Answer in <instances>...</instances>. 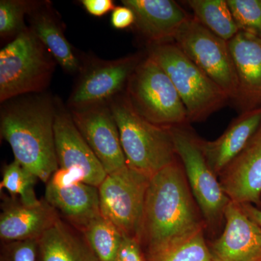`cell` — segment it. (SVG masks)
<instances>
[{
  "label": "cell",
  "mask_w": 261,
  "mask_h": 261,
  "mask_svg": "<svg viewBox=\"0 0 261 261\" xmlns=\"http://www.w3.org/2000/svg\"><path fill=\"white\" fill-rule=\"evenodd\" d=\"M205 228L179 159L151 177L140 233L146 258Z\"/></svg>",
  "instance_id": "6da1fadb"
},
{
  "label": "cell",
  "mask_w": 261,
  "mask_h": 261,
  "mask_svg": "<svg viewBox=\"0 0 261 261\" xmlns=\"http://www.w3.org/2000/svg\"><path fill=\"white\" fill-rule=\"evenodd\" d=\"M10 100L2 108V139L9 144L15 160L47 184L59 168L55 143L56 102L39 94Z\"/></svg>",
  "instance_id": "7a4b0ae2"
},
{
  "label": "cell",
  "mask_w": 261,
  "mask_h": 261,
  "mask_svg": "<svg viewBox=\"0 0 261 261\" xmlns=\"http://www.w3.org/2000/svg\"><path fill=\"white\" fill-rule=\"evenodd\" d=\"M108 105L119 130L127 166L151 178L177 161L171 128L142 118L125 94L114 98Z\"/></svg>",
  "instance_id": "3957f363"
},
{
  "label": "cell",
  "mask_w": 261,
  "mask_h": 261,
  "mask_svg": "<svg viewBox=\"0 0 261 261\" xmlns=\"http://www.w3.org/2000/svg\"><path fill=\"white\" fill-rule=\"evenodd\" d=\"M56 61L30 27L0 51V101L40 94L47 89Z\"/></svg>",
  "instance_id": "277c9868"
},
{
  "label": "cell",
  "mask_w": 261,
  "mask_h": 261,
  "mask_svg": "<svg viewBox=\"0 0 261 261\" xmlns=\"http://www.w3.org/2000/svg\"><path fill=\"white\" fill-rule=\"evenodd\" d=\"M147 56L169 76L186 108L190 123L205 121L230 102L227 94L173 41L148 45Z\"/></svg>",
  "instance_id": "5b68a950"
},
{
  "label": "cell",
  "mask_w": 261,
  "mask_h": 261,
  "mask_svg": "<svg viewBox=\"0 0 261 261\" xmlns=\"http://www.w3.org/2000/svg\"><path fill=\"white\" fill-rule=\"evenodd\" d=\"M124 94L136 112L150 123L168 128L190 123L186 108L169 76L149 56L137 65Z\"/></svg>",
  "instance_id": "8992f818"
},
{
  "label": "cell",
  "mask_w": 261,
  "mask_h": 261,
  "mask_svg": "<svg viewBox=\"0 0 261 261\" xmlns=\"http://www.w3.org/2000/svg\"><path fill=\"white\" fill-rule=\"evenodd\" d=\"M187 126L171 128L175 148L205 228L214 229L224 221L225 209L230 200L201 150L200 138Z\"/></svg>",
  "instance_id": "52a82bcc"
},
{
  "label": "cell",
  "mask_w": 261,
  "mask_h": 261,
  "mask_svg": "<svg viewBox=\"0 0 261 261\" xmlns=\"http://www.w3.org/2000/svg\"><path fill=\"white\" fill-rule=\"evenodd\" d=\"M150 178L126 165L108 173L98 187L101 215L112 222L122 234L139 241Z\"/></svg>",
  "instance_id": "ba28073f"
},
{
  "label": "cell",
  "mask_w": 261,
  "mask_h": 261,
  "mask_svg": "<svg viewBox=\"0 0 261 261\" xmlns=\"http://www.w3.org/2000/svg\"><path fill=\"white\" fill-rule=\"evenodd\" d=\"M173 42L233 102L238 77L228 43L190 15L176 32Z\"/></svg>",
  "instance_id": "9c48e42d"
},
{
  "label": "cell",
  "mask_w": 261,
  "mask_h": 261,
  "mask_svg": "<svg viewBox=\"0 0 261 261\" xmlns=\"http://www.w3.org/2000/svg\"><path fill=\"white\" fill-rule=\"evenodd\" d=\"M143 57L139 54L111 61H96L82 72L68 99L71 110L108 105L126 90Z\"/></svg>",
  "instance_id": "30bf717a"
},
{
  "label": "cell",
  "mask_w": 261,
  "mask_h": 261,
  "mask_svg": "<svg viewBox=\"0 0 261 261\" xmlns=\"http://www.w3.org/2000/svg\"><path fill=\"white\" fill-rule=\"evenodd\" d=\"M54 133L59 168L74 173L84 183L99 187L107 173L77 128L70 113L57 105Z\"/></svg>",
  "instance_id": "8fae6325"
},
{
  "label": "cell",
  "mask_w": 261,
  "mask_h": 261,
  "mask_svg": "<svg viewBox=\"0 0 261 261\" xmlns=\"http://www.w3.org/2000/svg\"><path fill=\"white\" fill-rule=\"evenodd\" d=\"M75 126L106 173L126 166L119 130L109 105L70 111Z\"/></svg>",
  "instance_id": "7c38bea8"
},
{
  "label": "cell",
  "mask_w": 261,
  "mask_h": 261,
  "mask_svg": "<svg viewBox=\"0 0 261 261\" xmlns=\"http://www.w3.org/2000/svg\"><path fill=\"white\" fill-rule=\"evenodd\" d=\"M222 233L209 246L213 261H261V228L230 201Z\"/></svg>",
  "instance_id": "4fadbf2b"
},
{
  "label": "cell",
  "mask_w": 261,
  "mask_h": 261,
  "mask_svg": "<svg viewBox=\"0 0 261 261\" xmlns=\"http://www.w3.org/2000/svg\"><path fill=\"white\" fill-rule=\"evenodd\" d=\"M223 190L231 202L261 204V122L240 153L219 175Z\"/></svg>",
  "instance_id": "5bb4252c"
},
{
  "label": "cell",
  "mask_w": 261,
  "mask_h": 261,
  "mask_svg": "<svg viewBox=\"0 0 261 261\" xmlns=\"http://www.w3.org/2000/svg\"><path fill=\"white\" fill-rule=\"evenodd\" d=\"M228 43L238 77L233 102L240 113L261 108V39L239 32Z\"/></svg>",
  "instance_id": "9a60e30c"
},
{
  "label": "cell",
  "mask_w": 261,
  "mask_h": 261,
  "mask_svg": "<svg viewBox=\"0 0 261 261\" xmlns=\"http://www.w3.org/2000/svg\"><path fill=\"white\" fill-rule=\"evenodd\" d=\"M59 220L56 209L45 200L29 205L8 199L0 215V238L4 243L38 240Z\"/></svg>",
  "instance_id": "2e32d148"
},
{
  "label": "cell",
  "mask_w": 261,
  "mask_h": 261,
  "mask_svg": "<svg viewBox=\"0 0 261 261\" xmlns=\"http://www.w3.org/2000/svg\"><path fill=\"white\" fill-rule=\"evenodd\" d=\"M135 15L133 27L150 44L173 42L190 15L173 0H123Z\"/></svg>",
  "instance_id": "e0dca14e"
},
{
  "label": "cell",
  "mask_w": 261,
  "mask_h": 261,
  "mask_svg": "<svg viewBox=\"0 0 261 261\" xmlns=\"http://www.w3.org/2000/svg\"><path fill=\"white\" fill-rule=\"evenodd\" d=\"M46 185L44 200L80 231L101 216L98 187L81 181Z\"/></svg>",
  "instance_id": "ac0fdd59"
},
{
  "label": "cell",
  "mask_w": 261,
  "mask_h": 261,
  "mask_svg": "<svg viewBox=\"0 0 261 261\" xmlns=\"http://www.w3.org/2000/svg\"><path fill=\"white\" fill-rule=\"evenodd\" d=\"M260 122L261 108H259L240 113L216 140L206 141L200 138L201 150L218 177L246 146Z\"/></svg>",
  "instance_id": "d6986e66"
},
{
  "label": "cell",
  "mask_w": 261,
  "mask_h": 261,
  "mask_svg": "<svg viewBox=\"0 0 261 261\" xmlns=\"http://www.w3.org/2000/svg\"><path fill=\"white\" fill-rule=\"evenodd\" d=\"M29 15L30 29L50 53L56 63L67 73L82 70L80 60L65 37L61 23L49 8V3H39Z\"/></svg>",
  "instance_id": "ffe728a7"
},
{
  "label": "cell",
  "mask_w": 261,
  "mask_h": 261,
  "mask_svg": "<svg viewBox=\"0 0 261 261\" xmlns=\"http://www.w3.org/2000/svg\"><path fill=\"white\" fill-rule=\"evenodd\" d=\"M37 261H99L83 233L61 219L37 240Z\"/></svg>",
  "instance_id": "44dd1931"
},
{
  "label": "cell",
  "mask_w": 261,
  "mask_h": 261,
  "mask_svg": "<svg viewBox=\"0 0 261 261\" xmlns=\"http://www.w3.org/2000/svg\"><path fill=\"white\" fill-rule=\"evenodd\" d=\"M185 3L199 23L226 42L240 32L226 0H188Z\"/></svg>",
  "instance_id": "7402d4cb"
},
{
  "label": "cell",
  "mask_w": 261,
  "mask_h": 261,
  "mask_svg": "<svg viewBox=\"0 0 261 261\" xmlns=\"http://www.w3.org/2000/svg\"><path fill=\"white\" fill-rule=\"evenodd\" d=\"M99 261H114L123 234L102 215L81 230Z\"/></svg>",
  "instance_id": "603a6c76"
},
{
  "label": "cell",
  "mask_w": 261,
  "mask_h": 261,
  "mask_svg": "<svg viewBox=\"0 0 261 261\" xmlns=\"http://www.w3.org/2000/svg\"><path fill=\"white\" fill-rule=\"evenodd\" d=\"M37 179L39 178L34 173L14 160L3 168L0 189L6 190L12 198L19 199L23 203L32 205L40 201L34 191Z\"/></svg>",
  "instance_id": "cb8c5ba5"
},
{
  "label": "cell",
  "mask_w": 261,
  "mask_h": 261,
  "mask_svg": "<svg viewBox=\"0 0 261 261\" xmlns=\"http://www.w3.org/2000/svg\"><path fill=\"white\" fill-rule=\"evenodd\" d=\"M147 261H213L209 246L206 243L204 230L193 236L166 247Z\"/></svg>",
  "instance_id": "d4e9b609"
},
{
  "label": "cell",
  "mask_w": 261,
  "mask_h": 261,
  "mask_svg": "<svg viewBox=\"0 0 261 261\" xmlns=\"http://www.w3.org/2000/svg\"><path fill=\"white\" fill-rule=\"evenodd\" d=\"M39 2L23 0L0 1V36L2 39H15L27 29L24 17L29 14L39 4Z\"/></svg>",
  "instance_id": "484cf974"
},
{
  "label": "cell",
  "mask_w": 261,
  "mask_h": 261,
  "mask_svg": "<svg viewBox=\"0 0 261 261\" xmlns=\"http://www.w3.org/2000/svg\"><path fill=\"white\" fill-rule=\"evenodd\" d=\"M240 32L261 39V0H226Z\"/></svg>",
  "instance_id": "4316f807"
},
{
  "label": "cell",
  "mask_w": 261,
  "mask_h": 261,
  "mask_svg": "<svg viewBox=\"0 0 261 261\" xmlns=\"http://www.w3.org/2000/svg\"><path fill=\"white\" fill-rule=\"evenodd\" d=\"M37 240L4 243L0 261H37Z\"/></svg>",
  "instance_id": "83f0119b"
},
{
  "label": "cell",
  "mask_w": 261,
  "mask_h": 261,
  "mask_svg": "<svg viewBox=\"0 0 261 261\" xmlns=\"http://www.w3.org/2000/svg\"><path fill=\"white\" fill-rule=\"evenodd\" d=\"M114 261H147L142 245L137 238L123 235Z\"/></svg>",
  "instance_id": "f1b7e54d"
},
{
  "label": "cell",
  "mask_w": 261,
  "mask_h": 261,
  "mask_svg": "<svg viewBox=\"0 0 261 261\" xmlns=\"http://www.w3.org/2000/svg\"><path fill=\"white\" fill-rule=\"evenodd\" d=\"M111 24L115 29H125L133 27L135 22L134 12L128 7H116L111 15Z\"/></svg>",
  "instance_id": "f546056e"
},
{
  "label": "cell",
  "mask_w": 261,
  "mask_h": 261,
  "mask_svg": "<svg viewBox=\"0 0 261 261\" xmlns=\"http://www.w3.org/2000/svg\"><path fill=\"white\" fill-rule=\"evenodd\" d=\"M82 4L89 14L96 17L103 16L116 8L112 0H82Z\"/></svg>",
  "instance_id": "4dcf8cb0"
},
{
  "label": "cell",
  "mask_w": 261,
  "mask_h": 261,
  "mask_svg": "<svg viewBox=\"0 0 261 261\" xmlns=\"http://www.w3.org/2000/svg\"><path fill=\"white\" fill-rule=\"evenodd\" d=\"M244 212L261 228V209L252 204H240Z\"/></svg>",
  "instance_id": "1f68e13d"
}]
</instances>
